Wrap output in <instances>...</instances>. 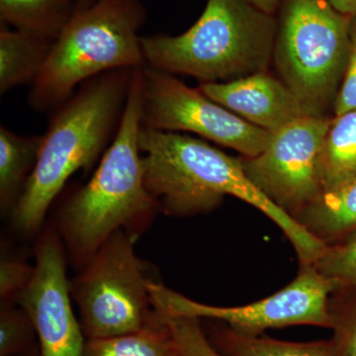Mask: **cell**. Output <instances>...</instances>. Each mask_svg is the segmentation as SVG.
<instances>
[{
    "label": "cell",
    "instance_id": "29",
    "mask_svg": "<svg viewBox=\"0 0 356 356\" xmlns=\"http://www.w3.org/2000/svg\"><path fill=\"white\" fill-rule=\"evenodd\" d=\"M74 2H79V6H86V4L91 3L95 0H72Z\"/></svg>",
    "mask_w": 356,
    "mask_h": 356
},
{
    "label": "cell",
    "instance_id": "12",
    "mask_svg": "<svg viewBox=\"0 0 356 356\" xmlns=\"http://www.w3.org/2000/svg\"><path fill=\"white\" fill-rule=\"evenodd\" d=\"M198 89L243 120L271 134L312 116L291 89L266 70L228 83H200Z\"/></svg>",
    "mask_w": 356,
    "mask_h": 356
},
{
    "label": "cell",
    "instance_id": "22",
    "mask_svg": "<svg viewBox=\"0 0 356 356\" xmlns=\"http://www.w3.org/2000/svg\"><path fill=\"white\" fill-rule=\"evenodd\" d=\"M154 307L170 327L181 356H228L210 343L199 318L175 315L156 304Z\"/></svg>",
    "mask_w": 356,
    "mask_h": 356
},
{
    "label": "cell",
    "instance_id": "4",
    "mask_svg": "<svg viewBox=\"0 0 356 356\" xmlns=\"http://www.w3.org/2000/svg\"><path fill=\"white\" fill-rule=\"evenodd\" d=\"M277 33L274 15L247 0H208L199 19L177 36L140 37L146 65L201 83H228L266 72Z\"/></svg>",
    "mask_w": 356,
    "mask_h": 356
},
{
    "label": "cell",
    "instance_id": "5",
    "mask_svg": "<svg viewBox=\"0 0 356 356\" xmlns=\"http://www.w3.org/2000/svg\"><path fill=\"white\" fill-rule=\"evenodd\" d=\"M140 0H95L76 7L51 44L28 102L35 111L64 104L79 84L115 70L146 65L139 30Z\"/></svg>",
    "mask_w": 356,
    "mask_h": 356
},
{
    "label": "cell",
    "instance_id": "1",
    "mask_svg": "<svg viewBox=\"0 0 356 356\" xmlns=\"http://www.w3.org/2000/svg\"><path fill=\"white\" fill-rule=\"evenodd\" d=\"M139 147L147 191L168 216L207 214L226 196L264 213L291 243L300 264H314L324 252L318 241L250 181L235 159L191 136L140 126Z\"/></svg>",
    "mask_w": 356,
    "mask_h": 356
},
{
    "label": "cell",
    "instance_id": "6",
    "mask_svg": "<svg viewBox=\"0 0 356 356\" xmlns=\"http://www.w3.org/2000/svg\"><path fill=\"white\" fill-rule=\"evenodd\" d=\"M273 60L283 81L312 116L336 100L350 47L353 17L327 0H282Z\"/></svg>",
    "mask_w": 356,
    "mask_h": 356
},
{
    "label": "cell",
    "instance_id": "3",
    "mask_svg": "<svg viewBox=\"0 0 356 356\" xmlns=\"http://www.w3.org/2000/svg\"><path fill=\"white\" fill-rule=\"evenodd\" d=\"M135 70H115L93 77L60 105L11 214L19 231H37L67 179L92 165L116 135Z\"/></svg>",
    "mask_w": 356,
    "mask_h": 356
},
{
    "label": "cell",
    "instance_id": "27",
    "mask_svg": "<svg viewBox=\"0 0 356 356\" xmlns=\"http://www.w3.org/2000/svg\"><path fill=\"white\" fill-rule=\"evenodd\" d=\"M247 1L252 6L257 7L259 10L274 15L276 11L280 9L282 0H247Z\"/></svg>",
    "mask_w": 356,
    "mask_h": 356
},
{
    "label": "cell",
    "instance_id": "7",
    "mask_svg": "<svg viewBox=\"0 0 356 356\" xmlns=\"http://www.w3.org/2000/svg\"><path fill=\"white\" fill-rule=\"evenodd\" d=\"M138 238L116 232L70 283L86 339H104L144 329L156 317L147 264L135 252Z\"/></svg>",
    "mask_w": 356,
    "mask_h": 356
},
{
    "label": "cell",
    "instance_id": "13",
    "mask_svg": "<svg viewBox=\"0 0 356 356\" xmlns=\"http://www.w3.org/2000/svg\"><path fill=\"white\" fill-rule=\"evenodd\" d=\"M325 245H331L356 229V177L324 191L296 218Z\"/></svg>",
    "mask_w": 356,
    "mask_h": 356
},
{
    "label": "cell",
    "instance_id": "18",
    "mask_svg": "<svg viewBox=\"0 0 356 356\" xmlns=\"http://www.w3.org/2000/svg\"><path fill=\"white\" fill-rule=\"evenodd\" d=\"M156 311V318L140 331L86 339L83 356H181L170 327Z\"/></svg>",
    "mask_w": 356,
    "mask_h": 356
},
{
    "label": "cell",
    "instance_id": "9",
    "mask_svg": "<svg viewBox=\"0 0 356 356\" xmlns=\"http://www.w3.org/2000/svg\"><path fill=\"white\" fill-rule=\"evenodd\" d=\"M140 123L152 130L197 134L248 158L261 154L271 138V133L243 120L198 88L147 65L142 69Z\"/></svg>",
    "mask_w": 356,
    "mask_h": 356
},
{
    "label": "cell",
    "instance_id": "10",
    "mask_svg": "<svg viewBox=\"0 0 356 356\" xmlns=\"http://www.w3.org/2000/svg\"><path fill=\"white\" fill-rule=\"evenodd\" d=\"M332 119L306 116L271 134L257 156H241L250 181L293 219L323 193L321 154Z\"/></svg>",
    "mask_w": 356,
    "mask_h": 356
},
{
    "label": "cell",
    "instance_id": "19",
    "mask_svg": "<svg viewBox=\"0 0 356 356\" xmlns=\"http://www.w3.org/2000/svg\"><path fill=\"white\" fill-rule=\"evenodd\" d=\"M323 192L356 177V111L332 119L321 154Z\"/></svg>",
    "mask_w": 356,
    "mask_h": 356
},
{
    "label": "cell",
    "instance_id": "11",
    "mask_svg": "<svg viewBox=\"0 0 356 356\" xmlns=\"http://www.w3.org/2000/svg\"><path fill=\"white\" fill-rule=\"evenodd\" d=\"M70 298L62 238L49 229L37 245L31 280L14 299L34 324L41 356H83L86 339Z\"/></svg>",
    "mask_w": 356,
    "mask_h": 356
},
{
    "label": "cell",
    "instance_id": "8",
    "mask_svg": "<svg viewBox=\"0 0 356 356\" xmlns=\"http://www.w3.org/2000/svg\"><path fill=\"white\" fill-rule=\"evenodd\" d=\"M297 277L281 289L254 303L238 307L206 305L153 281L152 299L170 313L185 317L208 318L228 325L245 336H261L269 329L292 325H314L332 329L330 300L337 289L314 264H300Z\"/></svg>",
    "mask_w": 356,
    "mask_h": 356
},
{
    "label": "cell",
    "instance_id": "24",
    "mask_svg": "<svg viewBox=\"0 0 356 356\" xmlns=\"http://www.w3.org/2000/svg\"><path fill=\"white\" fill-rule=\"evenodd\" d=\"M334 110L336 116L356 111V16L351 21L350 54Z\"/></svg>",
    "mask_w": 356,
    "mask_h": 356
},
{
    "label": "cell",
    "instance_id": "25",
    "mask_svg": "<svg viewBox=\"0 0 356 356\" xmlns=\"http://www.w3.org/2000/svg\"><path fill=\"white\" fill-rule=\"evenodd\" d=\"M34 267L15 259H2L0 262V296L2 302L15 297L31 280Z\"/></svg>",
    "mask_w": 356,
    "mask_h": 356
},
{
    "label": "cell",
    "instance_id": "16",
    "mask_svg": "<svg viewBox=\"0 0 356 356\" xmlns=\"http://www.w3.org/2000/svg\"><path fill=\"white\" fill-rule=\"evenodd\" d=\"M205 334L210 343L228 356H332L329 341L294 343L261 334L245 336L211 320Z\"/></svg>",
    "mask_w": 356,
    "mask_h": 356
},
{
    "label": "cell",
    "instance_id": "20",
    "mask_svg": "<svg viewBox=\"0 0 356 356\" xmlns=\"http://www.w3.org/2000/svg\"><path fill=\"white\" fill-rule=\"evenodd\" d=\"M38 346L36 329L19 305L2 302L0 310V356H17Z\"/></svg>",
    "mask_w": 356,
    "mask_h": 356
},
{
    "label": "cell",
    "instance_id": "26",
    "mask_svg": "<svg viewBox=\"0 0 356 356\" xmlns=\"http://www.w3.org/2000/svg\"><path fill=\"white\" fill-rule=\"evenodd\" d=\"M339 13L355 17L356 16V0H327Z\"/></svg>",
    "mask_w": 356,
    "mask_h": 356
},
{
    "label": "cell",
    "instance_id": "21",
    "mask_svg": "<svg viewBox=\"0 0 356 356\" xmlns=\"http://www.w3.org/2000/svg\"><path fill=\"white\" fill-rule=\"evenodd\" d=\"M314 266L325 277L334 280L337 288L356 287V229L327 245Z\"/></svg>",
    "mask_w": 356,
    "mask_h": 356
},
{
    "label": "cell",
    "instance_id": "2",
    "mask_svg": "<svg viewBox=\"0 0 356 356\" xmlns=\"http://www.w3.org/2000/svg\"><path fill=\"white\" fill-rule=\"evenodd\" d=\"M142 69L134 72L120 125L99 166L58 216V235L77 266H83L116 232L139 236L159 211L145 184L139 147Z\"/></svg>",
    "mask_w": 356,
    "mask_h": 356
},
{
    "label": "cell",
    "instance_id": "15",
    "mask_svg": "<svg viewBox=\"0 0 356 356\" xmlns=\"http://www.w3.org/2000/svg\"><path fill=\"white\" fill-rule=\"evenodd\" d=\"M44 135L23 136L0 128V208L13 214L34 172Z\"/></svg>",
    "mask_w": 356,
    "mask_h": 356
},
{
    "label": "cell",
    "instance_id": "23",
    "mask_svg": "<svg viewBox=\"0 0 356 356\" xmlns=\"http://www.w3.org/2000/svg\"><path fill=\"white\" fill-rule=\"evenodd\" d=\"M350 297L337 299L332 294L330 311L332 316V356H356V287Z\"/></svg>",
    "mask_w": 356,
    "mask_h": 356
},
{
    "label": "cell",
    "instance_id": "17",
    "mask_svg": "<svg viewBox=\"0 0 356 356\" xmlns=\"http://www.w3.org/2000/svg\"><path fill=\"white\" fill-rule=\"evenodd\" d=\"M76 9L72 0H0L2 23L53 42Z\"/></svg>",
    "mask_w": 356,
    "mask_h": 356
},
{
    "label": "cell",
    "instance_id": "14",
    "mask_svg": "<svg viewBox=\"0 0 356 356\" xmlns=\"http://www.w3.org/2000/svg\"><path fill=\"white\" fill-rule=\"evenodd\" d=\"M54 42L1 26L0 30V93L34 83L50 54Z\"/></svg>",
    "mask_w": 356,
    "mask_h": 356
},
{
    "label": "cell",
    "instance_id": "28",
    "mask_svg": "<svg viewBox=\"0 0 356 356\" xmlns=\"http://www.w3.org/2000/svg\"><path fill=\"white\" fill-rule=\"evenodd\" d=\"M17 356H41V353H40L39 344L38 346H34L31 350L27 351V353Z\"/></svg>",
    "mask_w": 356,
    "mask_h": 356
}]
</instances>
